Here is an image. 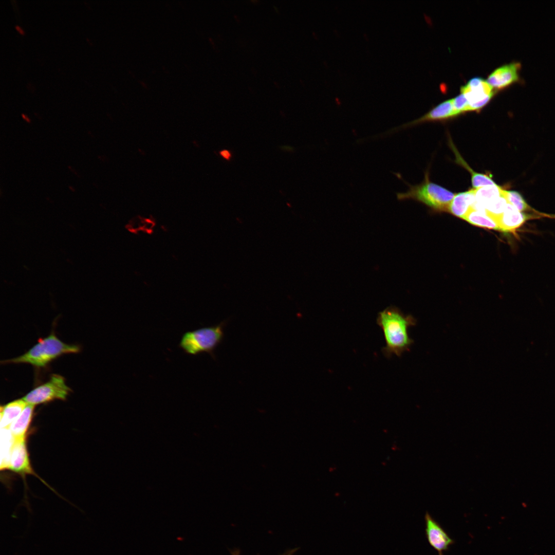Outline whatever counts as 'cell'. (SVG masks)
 Returning <instances> with one entry per match:
<instances>
[{
  "label": "cell",
  "instance_id": "6da1fadb",
  "mask_svg": "<svg viewBox=\"0 0 555 555\" xmlns=\"http://www.w3.org/2000/svg\"><path fill=\"white\" fill-rule=\"evenodd\" d=\"M376 321L383 332L386 345L382 351L386 357L393 354L399 357L410 349L413 340L408 330L415 325L412 316H404L398 308L390 306L378 313Z\"/></svg>",
  "mask_w": 555,
  "mask_h": 555
},
{
  "label": "cell",
  "instance_id": "7a4b0ae2",
  "mask_svg": "<svg viewBox=\"0 0 555 555\" xmlns=\"http://www.w3.org/2000/svg\"><path fill=\"white\" fill-rule=\"evenodd\" d=\"M80 351L79 346L63 342L52 331L47 337L40 339L36 344L24 354L6 360L2 363H26L38 368H42L63 355L76 354Z\"/></svg>",
  "mask_w": 555,
  "mask_h": 555
},
{
  "label": "cell",
  "instance_id": "3957f363",
  "mask_svg": "<svg viewBox=\"0 0 555 555\" xmlns=\"http://www.w3.org/2000/svg\"><path fill=\"white\" fill-rule=\"evenodd\" d=\"M226 321L219 324L184 332L178 344L187 354L197 355L207 353L215 359V351L225 337Z\"/></svg>",
  "mask_w": 555,
  "mask_h": 555
},
{
  "label": "cell",
  "instance_id": "277c9868",
  "mask_svg": "<svg viewBox=\"0 0 555 555\" xmlns=\"http://www.w3.org/2000/svg\"><path fill=\"white\" fill-rule=\"evenodd\" d=\"M398 200L413 199L439 210H448L455 194L446 189L430 182L428 176L422 183L410 186L406 192L396 194Z\"/></svg>",
  "mask_w": 555,
  "mask_h": 555
},
{
  "label": "cell",
  "instance_id": "5b68a950",
  "mask_svg": "<svg viewBox=\"0 0 555 555\" xmlns=\"http://www.w3.org/2000/svg\"><path fill=\"white\" fill-rule=\"evenodd\" d=\"M71 391L66 384L65 378L60 375L54 374L48 381L34 388L22 399L27 403L35 406L54 400H65Z\"/></svg>",
  "mask_w": 555,
  "mask_h": 555
},
{
  "label": "cell",
  "instance_id": "8992f818",
  "mask_svg": "<svg viewBox=\"0 0 555 555\" xmlns=\"http://www.w3.org/2000/svg\"><path fill=\"white\" fill-rule=\"evenodd\" d=\"M460 93L464 95L468 101V112H477L490 101L497 91L486 80L475 77L471 79L460 87Z\"/></svg>",
  "mask_w": 555,
  "mask_h": 555
},
{
  "label": "cell",
  "instance_id": "52a82bcc",
  "mask_svg": "<svg viewBox=\"0 0 555 555\" xmlns=\"http://www.w3.org/2000/svg\"><path fill=\"white\" fill-rule=\"evenodd\" d=\"M522 65L519 61H512L495 69L486 81L496 91L504 90L516 84H523L521 76Z\"/></svg>",
  "mask_w": 555,
  "mask_h": 555
},
{
  "label": "cell",
  "instance_id": "ba28073f",
  "mask_svg": "<svg viewBox=\"0 0 555 555\" xmlns=\"http://www.w3.org/2000/svg\"><path fill=\"white\" fill-rule=\"evenodd\" d=\"M425 532L429 544L437 551L438 555H444L454 541L441 525L427 512L424 515Z\"/></svg>",
  "mask_w": 555,
  "mask_h": 555
},
{
  "label": "cell",
  "instance_id": "9c48e42d",
  "mask_svg": "<svg viewBox=\"0 0 555 555\" xmlns=\"http://www.w3.org/2000/svg\"><path fill=\"white\" fill-rule=\"evenodd\" d=\"M456 116L453 108L452 99H451L439 104L420 118L401 125L399 127L392 128L382 134L381 136L390 135L399 129L406 128L418 123L427 121L447 120Z\"/></svg>",
  "mask_w": 555,
  "mask_h": 555
},
{
  "label": "cell",
  "instance_id": "30bf717a",
  "mask_svg": "<svg viewBox=\"0 0 555 555\" xmlns=\"http://www.w3.org/2000/svg\"><path fill=\"white\" fill-rule=\"evenodd\" d=\"M8 469L22 474L32 473L25 438L14 440L11 449L9 464Z\"/></svg>",
  "mask_w": 555,
  "mask_h": 555
},
{
  "label": "cell",
  "instance_id": "8fae6325",
  "mask_svg": "<svg viewBox=\"0 0 555 555\" xmlns=\"http://www.w3.org/2000/svg\"><path fill=\"white\" fill-rule=\"evenodd\" d=\"M530 216L519 211L510 203L497 219L498 230L510 232L521 226Z\"/></svg>",
  "mask_w": 555,
  "mask_h": 555
},
{
  "label": "cell",
  "instance_id": "7c38bea8",
  "mask_svg": "<svg viewBox=\"0 0 555 555\" xmlns=\"http://www.w3.org/2000/svg\"><path fill=\"white\" fill-rule=\"evenodd\" d=\"M475 202V189L455 194L448 210L453 215L464 218Z\"/></svg>",
  "mask_w": 555,
  "mask_h": 555
},
{
  "label": "cell",
  "instance_id": "4fadbf2b",
  "mask_svg": "<svg viewBox=\"0 0 555 555\" xmlns=\"http://www.w3.org/2000/svg\"><path fill=\"white\" fill-rule=\"evenodd\" d=\"M475 189V202L473 209L485 211L486 207L503 194V190L496 184Z\"/></svg>",
  "mask_w": 555,
  "mask_h": 555
},
{
  "label": "cell",
  "instance_id": "5bb4252c",
  "mask_svg": "<svg viewBox=\"0 0 555 555\" xmlns=\"http://www.w3.org/2000/svg\"><path fill=\"white\" fill-rule=\"evenodd\" d=\"M34 406L27 403L20 415L10 425L8 429L14 440L25 438L33 416Z\"/></svg>",
  "mask_w": 555,
  "mask_h": 555
},
{
  "label": "cell",
  "instance_id": "9a60e30c",
  "mask_svg": "<svg viewBox=\"0 0 555 555\" xmlns=\"http://www.w3.org/2000/svg\"><path fill=\"white\" fill-rule=\"evenodd\" d=\"M27 403L22 398L15 400L1 407V428L9 429L12 423L22 413Z\"/></svg>",
  "mask_w": 555,
  "mask_h": 555
},
{
  "label": "cell",
  "instance_id": "2e32d148",
  "mask_svg": "<svg viewBox=\"0 0 555 555\" xmlns=\"http://www.w3.org/2000/svg\"><path fill=\"white\" fill-rule=\"evenodd\" d=\"M464 219L475 226L498 230L497 221L485 211L472 209Z\"/></svg>",
  "mask_w": 555,
  "mask_h": 555
},
{
  "label": "cell",
  "instance_id": "e0dca14e",
  "mask_svg": "<svg viewBox=\"0 0 555 555\" xmlns=\"http://www.w3.org/2000/svg\"><path fill=\"white\" fill-rule=\"evenodd\" d=\"M451 145L452 148L456 155V162L470 172L471 174L472 184L474 189L496 184L489 176L484 174L476 173L472 170L460 156L455 147L453 146L452 144H451Z\"/></svg>",
  "mask_w": 555,
  "mask_h": 555
},
{
  "label": "cell",
  "instance_id": "ac0fdd59",
  "mask_svg": "<svg viewBox=\"0 0 555 555\" xmlns=\"http://www.w3.org/2000/svg\"><path fill=\"white\" fill-rule=\"evenodd\" d=\"M1 430V469H8L14 439L8 429Z\"/></svg>",
  "mask_w": 555,
  "mask_h": 555
},
{
  "label": "cell",
  "instance_id": "d6986e66",
  "mask_svg": "<svg viewBox=\"0 0 555 555\" xmlns=\"http://www.w3.org/2000/svg\"><path fill=\"white\" fill-rule=\"evenodd\" d=\"M503 194L508 202L513 206L519 211L523 212L530 209L529 206L519 193L504 190Z\"/></svg>",
  "mask_w": 555,
  "mask_h": 555
},
{
  "label": "cell",
  "instance_id": "ffe728a7",
  "mask_svg": "<svg viewBox=\"0 0 555 555\" xmlns=\"http://www.w3.org/2000/svg\"><path fill=\"white\" fill-rule=\"evenodd\" d=\"M453 108L456 116H458L466 112H468V101L462 94L452 99Z\"/></svg>",
  "mask_w": 555,
  "mask_h": 555
},
{
  "label": "cell",
  "instance_id": "44dd1931",
  "mask_svg": "<svg viewBox=\"0 0 555 555\" xmlns=\"http://www.w3.org/2000/svg\"><path fill=\"white\" fill-rule=\"evenodd\" d=\"M299 549V548H294L293 549H289L280 555H293Z\"/></svg>",
  "mask_w": 555,
  "mask_h": 555
},
{
  "label": "cell",
  "instance_id": "7402d4cb",
  "mask_svg": "<svg viewBox=\"0 0 555 555\" xmlns=\"http://www.w3.org/2000/svg\"><path fill=\"white\" fill-rule=\"evenodd\" d=\"M221 155L225 158L229 159L231 156V154L227 150H224L220 152Z\"/></svg>",
  "mask_w": 555,
  "mask_h": 555
},
{
  "label": "cell",
  "instance_id": "603a6c76",
  "mask_svg": "<svg viewBox=\"0 0 555 555\" xmlns=\"http://www.w3.org/2000/svg\"><path fill=\"white\" fill-rule=\"evenodd\" d=\"M15 28H16V30H17L21 34H24V31L21 27L16 25L15 26Z\"/></svg>",
  "mask_w": 555,
  "mask_h": 555
},
{
  "label": "cell",
  "instance_id": "cb8c5ba5",
  "mask_svg": "<svg viewBox=\"0 0 555 555\" xmlns=\"http://www.w3.org/2000/svg\"><path fill=\"white\" fill-rule=\"evenodd\" d=\"M231 553L232 555H239V551L238 550L231 551Z\"/></svg>",
  "mask_w": 555,
  "mask_h": 555
},
{
  "label": "cell",
  "instance_id": "d4e9b609",
  "mask_svg": "<svg viewBox=\"0 0 555 555\" xmlns=\"http://www.w3.org/2000/svg\"><path fill=\"white\" fill-rule=\"evenodd\" d=\"M22 117H23L24 118V119H25V120H26V121H28V122L29 121V118H28V117H27V116H26L25 115H24V114H23V115H22Z\"/></svg>",
  "mask_w": 555,
  "mask_h": 555
}]
</instances>
